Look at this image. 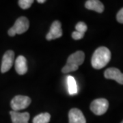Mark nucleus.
<instances>
[{
  "label": "nucleus",
  "mask_w": 123,
  "mask_h": 123,
  "mask_svg": "<svg viewBox=\"0 0 123 123\" xmlns=\"http://www.w3.org/2000/svg\"><path fill=\"white\" fill-rule=\"evenodd\" d=\"M75 30H76L77 31L85 34V32L88 30V27H87V25L85 23L82 22V21H80V22H79L76 25Z\"/></svg>",
  "instance_id": "16"
},
{
  "label": "nucleus",
  "mask_w": 123,
  "mask_h": 123,
  "mask_svg": "<svg viewBox=\"0 0 123 123\" xmlns=\"http://www.w3.org/2000/svg\"><path fill=\"white\" fill-rule=\"evenodd\" d=\"M67 84H68V90L70 95H75L77 94V86L75 78L72 76H68L67 77Z\"/></svg>",
  "instance_id": "13"
},
{
  "label": "nucleus",
  "mask_w": 123,
  "mask_h": 123,
  "mask_svg": "<svg viewBox=\"0 0 123 123\" xmlns=\"http://www.w3.org/2000/svg\"><path fill=\"white\" fill-rule=\"evenodd\" d=\"M116 19L120 23H123V8L118 11L116 15Z\"/></svg>",
  "instance_id": "18"
},
{
  "label": "nucleus",
  "mask_w": 123,
  "mask_h": 123,
  "mask_svg": "<svg viewBox=\"0 0 123 123\" xmlns=\"http://www.w3.org/2000/svg\"><path fill=\"white\" fill-rule=\"evenodd\" d=\"M37 1H38V3H40V4H43L44 2H46L45 0H38Z\"/></svg>",
  "instance_id": "19"
},
{
  "label": "nucleus",
  "mask_w": 123,
  "mask_h": 123,
  "mask_svg": "<svg viewBox=\"0 0 123 123\" xmlns=\"http://www.w3.org/2000/svg\"><path fill=\"white\" fill-rule=\"evenodd\" d=\"M85 60V54L81 51H77L71 54L67 59L65 66L62 69L63 73H68L73 72L79 68V66L84 63Z\"/></svg>",
  "instance_id": "2"
},
{
  "label": "nucleus",
  "mask_w": 123,
  "mask_h": 123,
  "mask_svg": "<svg viewBox=\"0 0 123 123\" xmlns=\"http://www.w3.org/2000/svg\"><path fill=\"white\" fill-rule=\"evenodd\" d=\"M33 3H34L33 0H19L18 1V6L21 7V8L23 10L30 8V6Z\"/></svg>",
  "instance_id": "15"
},
{
  "label": "nucleus",
  "mask_w": 123,
  "mask_h": 123,
  "mask_svg": "<svg viewBox=\"0 0 123 123\" xmlns=\"http://www.w3.org/2000/svg\"><path fill=\"white\" fill-rule=\"evenodd\" d=\"M121 123H123V121H122V122H121Z\"/></svg>",
  "instance_id": "20"
},
{
  "label": "nucleus",
  "mask_w": 123,
  "mask_h": 123,
  "mask_svg": "<svg viewBox=\"0 0 123 123\" xmlns=\"http://www.w3.org/2000/svg\"><path fill=\"white\" fill-rule=\"evenodd\" d=\"M62 36V24L59 21H55L51 24L50 30L46 35V39L47 40L57 39Z\"/></svg>",
  "instance_id": "7"
},
{
  "label": "nucleus",
  "mask_w": 123,
  "mask_h": 123,
  "mask_svg": "<svg viewBox=\"0 0 123 123\" xmlns=\"http://www.w3.org/2000/svg\"><path fill=\"white\" fill-rule=\"evenodd\" d=\"M111 54L110 49L105 47H100L95 50L92 55L91 64L95 69H101L110 62Z\"/></svg>",
  "instance_id": "1"
},
{
  "label": "nucleus",
  "mask_w": 123,
  "mask_h": 123,
  "mask_svg": "<svg viewBox=\"0 0 123 123\" xmlns=\"http://www.w3.org/2000/svg\"><path fill=\"white\" fill-rule=\"evenodd\" d=\"M69 123H86V120L81 111L77 108H73L68 113Z\"/></svg>",
  "instance_id": "9"
},
{
  "label": "nucleus",
  "mask_w": 123,
  "mask_h": 123,
  "mask_svg": "<svg viewBox=\"0 0 123 123\" xmlns=\"http://www.w3.org/2000/svg\"><path fill=\"white\" fill-rule=\"evenodd\" d=\"M31 100L30 97L23 95L15 96L12 99L10 105L12 111H18L19 110H24L30 105Z\"/></svg>",
  "instance_id": "4"
},
{
  "label": "nucleus",
  "mask_w": 123,
  "mask_h": 123,
  "mask_svg": "<svg viewBox=\"0 0 123 123\" xmlns=\"http://www.w3.org/2000/svg\"><path fill=\"white\" fill-rule=\"evenodd\" d=\"M15 70L18 75H25L27 72V60L23 55H19L15 60Z\"/></svg>",
  "instance_id": "11"
},
{
  "label": "nucleus",
  "mask_w": 123,
  "mask_h": 123,
  "mask_svg": "<svg viewBox=\"0 0 123 123\" xmlns=\"http://www.w3.org/2000/svg\"><path fill=\"white\" fill-rule=\"evenodd\" d=\"M12 123H28L30 114L28 112H18L14 111H10Z\"/></svg>",
  "instance_id": "10"
},
{
  "label": "nucleus",
  "mask_w": 123,
  "mask_h": 123,
  "mask_svg": "<svg viewBox=\"0 0 123 123\" xmlns=\"http://www.w3.org/2000/svg\"><path fill=\"white\" fill-rule=\"evenodd\" d=\"M14 60V53L12 50H8L4 53L1 66V72L5 73L8 71L13 65Z\"/></svg>",
  "instance_id": "6"
},
{
  "label": "nucleus",
  "mask_w": 123,
  "mask_h": 123,
  "mask_svg": "<svg viewBox=\"0 0 123 123\" xmlns=\"http://www.w3.org/2000/svg\"><path fill=\"white\" fill-rule=\"evenodd\" d=\"M30 27V22L25 17H21L15 21L14 25L8 30V35L13 37L16 34H22Z\"/></svg>",
  "instance_id": "3"
},
{
  "label": "nucleus",
  "mask_w": 123,
  "mask_h": 123,
  "mask_svg": "<svg viewBox=\"0 0 123 123\" xmlns=\"http://www.w3.org/2000/svg\"><path fill=\"white\" fill-rule=\"evenodd\" d=\"M104 77L107 79L115 80L118 84L123 85V73L118 68H109L105 71Z\"/></svg>",
  "instance_id": "8"
},
{
  "label": "nucleus",
  "mask_w": 123,
  "mask_h": 123,
  "mask_svg": "<svg viewBox=\"0 0 123 123\" xmlns=\"http://www.w3.org/2000/svg\"><path fill=\"white\" fill-rule=\"evenodd\" d=\"M51 119V115L49 113H42L36 116L33 119V123H49Z\"/></svg>",
  "instance_id": "14"
},
{
  "label": "nucleus",
  "mask_w": 123,
  "mask_h": 123,
  "mask_svg": "<svg viewBox=\"0 0 123 123\" xmlns=\"http://www.w3.org/2000/svg\"><path fill=\"white\" fill-rule=\"evenodd\" d=\"M109 102L105 98H97L90 104V110L94 114L101 116L104 114L108 110Z\"/></svg>",
  "instance_id": "5"
},
{
  "label": "nucleus",
  "mask_w": 123,
  "mask_h": 123,
  "mask_svg": "<svg viewBox=\"0 0 123 123\" xmlns=\"http://www.w3.org/2000/svg\"><path fill=\"white\" fill-rule=\"evenodd\" d=\"M85 7L88 10H91L98 13H102L104 11V6L98 0H88L85 4Z\"/></svg>",
  "instance_id": "12"
},
{
  "label": "nucleus",
  "mask_w": 123,
  "mask_h": 123,
  "mask_svg": "<svg viewBox=\"0 0 123 123\" xmlns=\"http://www.w3.org/2000/svg\"><path fill=\"white\" fill-rule=\"evenodd\" d=\"M84 36V34L82 33H80L78 32L77 31H75L72 33V38L75 40H80L81 38H83Z\"/></svg>",
  "instance_id": "17"
}]
</instances>
